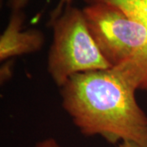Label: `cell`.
Wrapping results in <instances>:
<instances>
[{
  "label": "cell",
  "instance_id": "5",
  "mask_svg": "<svg viewBox=\"0 0 147 147\" xmlns=\"http://www.w3.org/2000/svg\"><path fill=\"white\" fill-rule=\"evenodd\" d=\"M87 4L95 3H106L115 5L127 15L142 21L147 27V0H84ZM141 90L147 91V74Z\"/></svg>",
  "mask_w": 147,
  "mask_h": 147
},
{
  "label": "cell",
  "instance_id": "3",
  "mask_svg": "<svg viewBox=\"0 0 147 147\" xmlns=\"http://www.w3.org/2000/svg\"><path fill=\"white\" fill-rule=\"evenodd\" d=\"M49 25L53 38L47 72L60 88L77 74L112 68L94 42L81 9L67 6Z\"/></svg>",
  "mask_w": 147,
  "mask_h": 147
},
{
  "label": "cell",
  "instance_id": "6",
  "mask_svg": "<svg viewBox=\"0 0 147 147\" xmlns=\"http://www.w3.org/2000/svg\"><path fill=\"white\" fill-rule=\"evenodd\" d=\"M72 1L73 0H59V2H58L57 6L55 7V8L51 12L49 22L54 21L55 19H57L58 16L62 13V11H63V10L65 9V7L71 6Z\"/></svg>",
  "mask_w": 147,
  "mask_h": 147
},
{
  "label": "cell",
  "instance_id": "1",
  "mask_svg": "<svg viewBox=\"0 0 147 147\" xmlns=\"http://www.w3.org/2000/svg\"><path fill=\"white\" fill-rule=\"evenodd\" d=\"M137 90L120 69L88 71L74 75L61 88V105L84 136L147 147V115L137 103Z\"/></svg>",
  "mask_w": 147,
  "mask_h": 147
},
{
  "label": "cell",
  "instance_id": "4",
  "mask_svg": "<svg viewBox=\"0 0 147 147\" xmlns=\"http://www.w3.org/2000/svg\"><path fill=\"white\" fill-rule=\"evenodd\" d=\"M25 16L20 11H11L7 26L0 37V60L6 61L38 52L45 42L43 33L38 30H23Z\"/></svg>",
  "mask_w": 147,
  "mask_h": 147
},
{
  "label": "cell",
  "instance_id": "9",
  "mask_svg": "<svg viewBox=\"0 0 147 147\" xmlns=\"http://www.w3.org/2000/svg\"><path fill=\"white\" fill-rule=\"evenodd\" d=\"M116 147H142L139 145H137L135 143H131V142H122L119 143Z\"/></svg>",
  "mask_w": 147,
  "mask_h": 147
},
{
  "label": "cell",
  "instance_id": "8",
  "mask_svg": "<svg viewBox=\"0 0 147 147\" xmlns=\"http://www.w3.org/2000/svg\"><path fill=\"white\" fill-rule=\"evenodd\" d=\"M34 147H61L58 142L53 137H47L35 144Z\"/></svg>",
  "mask_w": 147,
  "mask_h": 147
},
{
  "label": "cell",
  "instance_id": "7",
  "mask_svg": "<svg viewBox=\"0 0 147 147\" xmlns=\"http://www.w3.org/2000/svg\"><path fill=\"white\" fill-rule=\"evenodd\" d=\"M30 0H8V7L11 11H20L27 5Z\"/></svg>",
  "mask_w": 147,
  "mask_h": 147
},
{
  "label": "cell",
  "instance_id": "2",
  "mask_svg": "<svg viewBox=\"0 0 147 147\" xmlns=\"http://www.w3.org/2000/svg\"><path fill=\"white\" fill-rule=\"evenodd\" d=\"M83 11L87 27L112 68L129 75L138 90L147 74V27L119 7L88 4Z\"/></svg>",
  "mask_w": 147,
  "mask_h": 147
}]
</instances>
